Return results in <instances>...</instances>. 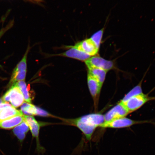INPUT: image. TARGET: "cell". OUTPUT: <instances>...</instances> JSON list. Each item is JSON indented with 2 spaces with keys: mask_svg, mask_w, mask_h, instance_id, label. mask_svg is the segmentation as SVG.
I'll return each mask as SVG.
<instances>
[{
  "mask_svg": "<svg viewBox=\"0 0 155 155\" xmlns=\"http://www.w3.org/2000/svg\"><path fill=\"white\" fill-rule=\"evenodd\" d=\"M154 100L155 97H149L143 93L133 97L125 102H121L130 113L139 109L147 102Z\"/></svg>",
  "mask_w": 155,
  "mask_h": 155,
  "instance_id": "6da1fadb",
  "label": "cell"
},
{
  "mask_svg": "<svg viewBox=\"0 0 155 155\" xmlns=\"http://www.w3.org/2000/svg\"><path fill=\"white\" fill-rule=\"evenodd\" d=\"M2 100L4 102H10L12 106L15 108L21 106L25 101L22 92L18 87L14 86H12L5 93Z\"/></svg>",
  "mask_w": 155,
  "mask_h": 155,
  "instance_id": "7a4b0ae2",
  "label": "cell"
},
{
  "mask_svg": "<svg viewBox=\"0 0 155 155\" xmlns=\"http://www.w3.org/2000/svg\"><path fill=\"white\" fill-rule=\"evenodd\" d=\"M149 123L147 121H135L124 117L109 122H104L100 127L103 128L120 129L128 127L137 124Z\"/></svg>",
  "mask_w": 155,
  "mask_h": 155,
  "instance_id": "3957f363",
  "label": "cell"
},
{
  "mask_svg": "<svg viewBox=\"0 0 155 155\" xmlns=\"http://www.w3.org/2000/svg\"><path fill=\"white\" fill-rule=\"evenodd\" d=\"M88 68H96L108 71L115 67L113 62L99 56H93L85 61Z\"/></svg>",
  "mask_w": 155,
  "mask_h": 155,
  "instance_id": "277c9868",
  "label": "cell"
},
{
  "mask_svg": "<svg viewBox=\"0 0 155 155\" xmlns=\"http://www.w3.org/2000/svg\"><path fill=\"white\" fill-rule=\"evenodd\" d=\"M129 114V111L125 106L120 102L104 115V120L105 122H109L119 118L125 117Z\"/></svg>",
  "mask_w": 155,
  "mask_h": 155,
  "instance_id": "5b68a950",
  "label": "cell"
},
{
  "mask_svg": "<svg viewBox=\"0 0 155 155\" xmlns=\"http://www.w3.org/2000/svg\"><path fill=\"white\" fill-rule=\"evenodd\" d=\"M25 121L28 124L29 129L31 133L32 136L36 138L37 144V150L38 152H43L44 149L43 147L41 146L39 134L40 125L35 119L33 116L24 115Z\"/></svg>",
  "mask_w": 155,
  "mask_h": 155,
  "instance_id": "8992f818",
  "label": "cell"
},
{
  "mask_svg": "<svg viewBox=\"0 0 155 155\" xmlns=\"http://www.w3.org/2000/svg\"><path fill=\"white\" fill-rule=\"evenodd\" d=\"M73 46L91 57L97 55L99 50L90 38L78 42Z\"/></svg>",
  "mask_w": 155,
  "mask_h": 155,
  "instance_id": "52a82bcc",
  "label": "cell"
},
{
  "mask_svg": "<svg viewBox=\"0 0 155 155\" xmlns=\"http://www.w3.org/2000/svg\"><path fill=\"white\" fill-rule=\"evenodd\" d=\"M69 48L67 51L60 54H57L55 55L62 56V57H66L73 58L79 61H86L91 56L85 53L84 52L80 51L77 48L74 47L72 46H68Z\"/></svg>",
  "mask_w": 155,
  "mask_h": 155,
  "instance_id": "ba28073f",
  "label": "cell"
},
{
  "mask_svg": "<svg viewBox=\"0 0 155 155\" xmlns=\"http://www.w3.org/2000/svg\"><path fill=\"white\" fill-rule=\"evenodd\" d=\"M81 122L96 127H100L105 122L104 116L101 114H92L77 119Z\"/></svg>",
  "mask_w": 155,
  "mask_h": 155,
  "instance_id": "9c48e42d",
  "label": "cell"
},
{
  "mask_svg": "<svg viewBox=\"0 0 155 155\" xmlns=\"http://www.w3.org/2000/svg\"><path fill=\"white\" fill-rule=\"evenodd\" d=\"M70 121L71 124L76 126L82 132L87 140H91L93 133L97 127L96 126L83 123L77 119L71 120Z\"/></svg>",
  "mask_w": 155,
  "mask_h": 155,
  "instance_id": "30bf717a",
  "label": "cell"
},
{
  "mask_svg": "<svg viewBox=\"0 0 155 155\" xmlns=\"http://www.w3.org/2000/svg\"><path fill=\"white\" fill-rule=\"evenodd\" d=\"M87 82L89 90L93 98H96L100 94L102 85L88 73Z\"/></svg>",
  "mask_w": 155,
  "mask_h": 155,
  "instance_id": "8fae6325",
  "label": "cell"
},
{
  "mask_svg": "<svg viewBox=\"0 0 155 155\" xmlns=\"http://www.w3.org/2000/svg\"><path fill=\"white\" fill-rule=\"evenodd\" d=\"M25 120L24 115H17L0 122V128L11 129L20 124Z\"/></svg>",
  "mask_w": 155,
  "mask_h": 155,
  "instance_id": "7c38bea8",
  "label": "cell"
},
{
  "mask_svg": "<svg viewBox=\"0 0 155 155\" xmlns=\"http://www.w3.org/2000/svg\"><path fill=\"white\" fill-rule=\"evenodd\" d=\"M23 115L21 110L15 109L12 106L5 107L0 112V122L17 115Z\"/></svg>",
  "mask_w": 155,
  "mask_h": 155,
  "instance_id": "4fadbf2b",
  "label": "cell"
},
{
  "mask_svg": "<svg viewBox=\"0 0 155 155\" xmlns=\"http://www.w3.org/2000/svg\"><path fill=\"white\" fill-rule=\"evenodd\" d=\"M88 68V74L102 85L105 80L107 71L96 68Z\"/></svg>",
  "mask_w": 155,
  "mask_h": 155,
  "instance_id": "5bb4252c",
  "label": "cell"
},
{
  "mask_svg": "<svg viewBox=\"0 0 155 155\" xmlns=\"http://www.w3.org/2000/svg\"><path fill=\"white\" fill-rule=\"evenodd\" d=\"M30 129L28 126L25 120L20 124L16 126L13 129L15 135L20 141H22L25 138Z\"/></svg>",
  "mask_w": 155,
  "mask_h": 155,
  "instance_id": "9a60e30c",
  "label": "cell"
},
{
  "mask_svg": "<svg viewBox=\"0 0 155 155\" xmlns=\"http://www.w3.org/2000/svg\"><path fill=\"white\" fill-rule=\"evenodd\" d=\"M12 86L18 87L22 93L23 96L24 97L25 101L28 103H31V99L30 94H29L25 81H19V82L15 83L14 84L12 85Z\"/></svg>",
  "mask_w": 155,
  "mask_h": 155,
  "instance_id": "2e32d148",
  "label": "cell"
},
{
  "mask_svg": "<svg viewBox=\"0 0 155 155\" xmlns=\"http://www.w3.org/2000/svg\"><path fill=\"white\" fill-rule=\"evenodd\" d=\"M36 107V106L30 103L25 102L21 106V111L25 115H35Z\"/></svg>",
  "mask_w": 155,
  "mask_h": 155,
  "instance_id": "e0dca14e",
  "label": "cell"
},
{
  "mask_svg": "<svg viewBox=\"0 0 155 155\" xmlns=\"http://www.w3.org/2000/svg\"><path fill=\"white\" fill-rule=\"evenodd\" d=\"M142 94H143L142 88H141V83H140L128 93L120 102L122 103L125 102L133 97Z\"/></svg>",
  "mask_w": 155,
  "mask_h": 155,
  "instance_id": "ac0fdd59",
  "label": "cell"
},
{
  "mask_svg": "<svg viewBox=\"0 0 155 155\" xmlns=\"http://www.w3.org/2000/svg\"><path fill=\"white\" fill-rule=\"evenodd\" d=\"M30 49V46H28L24 57L17 64L16 67L15 68L13 73H16L18 72V71H26L27 56H28V54Z\"/></svg>",
  "mask_w": 155,
  "mask_h": 155,
  "instance_id": "d6986e66",
  "label": "cell"
},
{
  "mask_svg": "<svg viewBox=\"0 0 155 155\" xmlns=\"http://www.w3.org/2000/svg\"><path fill=\"white\" fill-rule=\"evenodd\" d=\"M26 71L13 73L9 84L13 85L19 81H24L26 78Z\"/></svg>",
  "mask_w": 155,
  "mask_h": 155,
  "instance_id": "ffe728a7",
  "label": "cell"
},
{
  "mask_svg": "<svg viewBox=\"0 0 155 155\" xmlns=\"http://www.w3.org/2000/svg\"><path fill=\"white\" fill-rule=\"evenodd\" d=\"M104 28H102L101 30L98 31L93 34L90 38L99 49L101 44L104 32Z\"/></svg>",
  "mask_w": 155,
  "mask_h": 155,
  "instance_id": "44dd1931",
  "label": "cell"
},
{
  "mask_svg": "<svg viewBox=\"0 0 155 155\" xmlns=\"http://www.w3.org/2000/svg\"><path fill=\"white\" fill-rule=\"evenodd\" d=\"M35 115L44 116V117H48V116H51V115L48 112L37 107H36Z\"/></svg>",
  "mask_w": 155,
  "mask_h": 155,
  "instance_id": "7402d4cb",
  "label": "cell"
},
{
  "mask_svg": "<svg viewBox=\"0 0 155 155\" xmlns=\"http://www.w3.org/2000/svg\"><path fill=\"white\" fill-rule=\"evenodd\" d=\"M12 106L8 103L6 102H5L2 103L1 104H0V112H1L2 110L4 108Z\"/></svg>",
  "mask_w": 155,
  "mask_h": 155,
  "instance_id": "603a6c76",
  "label": "cell"
},
{
  "mask_svg": "<svg viewBox=\"0 0 155 155\" xmlns=\"http://www.w3.org/2000/svg\"><path fill=\"white\" fill-rule=\"evenodd\" d=\"M28 1L32 2L33 3H41L43 1L42 0H28Z\"/></svg>",
  "mask_w": 155,
  "mask_h": 155,
  "instance_id": "cb8c5ba5",
  "label": "cell"
},
{
  "mask_svg": "<svg viewBox=\"0 0 155 155\" xmlns=\"http://www.w3.org/2000/svg\"><path fill=\"white\" fill-rule=\"evenodd\" d=\"M5 102L3 101V100H2V99L0 98V104L2 103Z\"/></svg>",
  "mask_w": 155,
  "mask_h": 155,
  "instance_id": "d4e9b609",
  "label": "cell"
}]
</instances>
